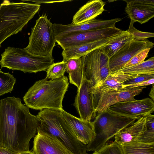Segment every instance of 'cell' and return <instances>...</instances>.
<instances>
[{
    "label": "cell",
    "instance_id": "1",
    "mask_svg": "<svg viewBox=\"0 0 154 154\" xmlns=\"http://www.w3.org/2000/svg\"><path fill=\"white\" fill-rule=\"evenodd\" d=\"M40 122L20 98L0 100V146L17 153L29 151L30 141L36 135Z\"/></svg>",
    "mask_w": 154,
    "mask_h": 154
},
{
    "label": "cell",
    "instance_id": "2",
    "mask_svg": "<svg viewBox=\"0 0 154 154\" xmlns=\"http://www.w3.org/2000/svg\"><path fill=\"white\" fill-rule=\"evenodd\" d=\"M68 79L64 76L54 80L37 81L28 89L23 99L29 108L61 110L64 95L69 87Z\"/></svg>",
    "mask_w": 154,
    "mask_h": 154
},
{
    "label": "cell",
    "instance_id": "3",
    "mask_svg": "<svg viewBox=\"0 0 154 154\" xmlns=\"http://www.w3.org/2000/svg\"><path fill=\"white\" fill-rule=\"evenodd\" d=\"M61 110L47 108L40 110L37 115L40 122L37 132L54 137L72 154H86L87 145L77 139Z\"/></svg>",
    "mask_w": 154,
    "mask_h": 154
},
{
    "label": "cell",
    "instance_id": "4",
    "mask_svg": "<svg viewBox=\"0 0 154 154\" xmlns=\"http://www.w3.org/2000/svg\"><path fill=\"white\" fill-rule=\"evenodd\" d=\"M40 6L35 3L7 0L0 4V47L5 40L22 30L38 11Z\"/></svg>",
    "mask_w": 154,
    "mask_h": 154
},
{
    "label": "cell",
    "instance_id": "5",
    "mask_svg": "<svg viewBox=\"0 0 154 154\" xmlns=\"http://www.w3.org/2000/svg\"><path fill=\"white\" fill-rule=\"evenodd\" d=\"M136 120L113 113L107 109L98 113L91 122L94 135L87 145V151L96 152L108 144V142L123 128Z\"/></svg>",
    "mask_w": 154,
    "mask_h": 154
},
{
    "label": "cell",
    "instance_id": "6",
    "mask_svg": "<svg viewBox=\"0 0 154 154\" xmlns=\"http://www.w3.org/2000/svg\"><path fill=\"white\" fill-rule=\"evenodd\" d=\"M0 65L13 70L25 73L46 71L54 63L53 57H44L31 54L24 48L8 47L1 54Z\"/></svg>",
    "mask_w": 154,
    "mask_h": 154
},
{
    "label": "cell",
    "instance_id": "7",
    "mask_svg": "<svg viewBox=\"0 0 154 154\" xmlns=\"http://www.w3.org/2000/svg\"><path fill=\"white\" fill-rule=\"evenodd\" d=\"M53 24L45 15L36 20L29 37V43L24 49L33 54L51 57L56 41L52 28Z\"/></svg>",
    "mask_w": 154,
    "mask_h": 154
},
{
    "label": "cell",
    "instance_id": "8",
    "mask_svg": "<svg viewBox=\"0 0 154 154\" xmlns=\"http://www.w3.org/2000/svg\"><path fill=\"white\" fill-rule=\"evenodd\" d=\"M82 58L83 78L90 82L93 86L111 73L109 67V58L100 48L90 52Z\"/></svg>",
    "mask_w": 154,
    "mask_h": 154
},
{
    "label": "cell",
    "instance_id": "9",
    "mask_svg": "<svg viewBox=\"0 0 154 154\" xmlns=\"http://www.w3.org/2000/svg\"><path fill=\"white\" fill-rule=\"evenodd\" d=\"M146 87L141 86L126 89H111L101 93L93 94L95 109L94 117L116 103L136 100L134 97L138 95Z\"/></svg>",
    "mask_w": 154,
    "mask_h": 154
},
{
    "label": "cell",
    "instance_id": "10",
    "mask_svg": "<svg viewBox=\"0 0 154 154\" xmlns=\"http://www.w3.org/2000/svg\"><path fill=\"white\" fill-rule=\"evenodd\" d=\"M107 109L117 114L137 120L154 112V103L151 99L146 98L140 100L119 102Z\"/></svg>",
    "mask_w": 154,
    "mask_h": 154
},
{
    "label": "cell",
    "instance_id": "11",
    "mask_svg": "<svg viewBox=\"0 0 154 154\" xmlns=\"http://www.w3.org/2000/svg\"><path fill=\"white\" fill-rule=\"evenodd\" d=\"M154 43L145 39L134 40L124 45L109 59V67L111 73L122 69L131 58L139 52L147 48L152 49Z\"/></svg>",
    "mask_w": 154,
    "mask_h": 154
},
{
    "label": "cell",
    "instance_id": "12",
    "mask_svg": "<svg viewBox=\"0 0 154 154\" xmlns=\"http://www.w3.org/2000/svg\"><path fill=\"white\" fill-rule=\"evenodd\" d=\"M112 32L109 28L99 30L75 32L55 37L59 45L64 49L81 44L111 38Z\"/></svg>",
    "mask_w": 154,
    "mask_h": 154
},
{
    "label": "cell",
    "instance_id": "13",
    "mask_svg": "<svg viewBox=\"0 0 154 154\" xmlns=\"http://www.w3.org/2000/svg\"><path fill=\"white\" fill-rule=\"evenodd\" d=\"M120 18L103 20L94 19L78 24L66 25L54 23L52 28L55 37L69 33L99 30L116 26L115 24L121 20Z\"/></svg>",
    "mask_w": 154,
    "mask_h": 154
},
{
    "label": "cell",
    "instance_id": "14",
    "mask_svg": "<svg viewBox=\"0 0 154 154\" xmlns=\"http://www.w3.org/2000/svg\"><path fill=\"white\" fill-rule=\"evenodd\" d=\"M93 85L89 81L83 78L79 88L77 90L73 106L82 120L91 122L95 111L93 95L90 91Z\"/></svg>",
    "mask_w": 154,
    "mask_h": 154
},
{
    "label": "cell",
    "instance_id": "15",
    "mask_svg": "<svg viewBox=\"0 0 154 154\" xmlns=\"http://www.w3.org/2000/svg\"><path fill=\"white\" fill-rule=\"evenodd\" d=\"M37 133L33 141L34 154H72L54 137L41 132Z\"/></svg>",
    "mask_w": 154,
    "mask_h": 154
},
{
    "label": "cell",
    "instance_id": "16",
    "mask_svg": "<svg viewBox=\"0 0 154 154\" xmlns=\"http://www.w3.org/2000/svg\"><path fill=\"white\" fill-rule=\"evenodd\" d=\"M125 11L131 20L142 24L154 17L153 0H125Z\"/></svg>",
    "mask_w": 154,
    "mask_h": 154
},
{
    "label": "cell",
    "instance_id": "17",
    "mask_svg": "<svg viewBox=\"0 0 154 154\" xmlns=\"http://www.w3.org/2000/svg\"><path fill=\"white\" fill-rule=\"evenodd\" d=\"M61 113L69 125L77 139L87 145L91 140L94 132L92 122L85 121L66 112L63 109Z\"/></svg>",
    "mask_w": 154,
    "mask_h": 154
},
{
    "label": "cell",
    "instance_id": "18",
    "mask_svg": "<svg viewBox=\"0 0 154 154\" xmlns=\"http://www.w3.org/2000/svg\"><path fill=\"white\" fill-rule=\"evenodd\" d=\"M105 2L101 0L88 1L75 14L71 23L80 24L94 20L105 10Z\"/></svg>",
    "mask_w": 154,
    "mask_h": 154
},
{
    "label": "cell",
    "instance_id": "19",
    "mask_svg": "<svg viewBox=\"0 0 154 154\" xmlns=\"http://www.w3.org/2000/svg\"><path fill=\"white\" fill-rule=\"evenodd\" d=\"M137 75H127L120 70L111 73L97 84L90 88V91L92 94H97L111 89L122 90L125 81Z\"/></svg>",
    "mask_w": 154,
    "mask_h": 154
},
{
    "label": "cell",
    "instance_id": "20",
    "mask_svg": "<svg viewBox=\"0 0 154 154\" xmlns=\"http://www.w3.org/2000/svg\"><path fill=\"white\" fill-rule=\"evenodd\" d=\"M146 116L122 129L115 136V141L121 145L135 141L146 129Z\"/></svg>",
    "mask_w": 154,
    "mask_h": 154
},
{
    "label": "cell",
    "instance_id": "21",
    "mask_svg": "<svg viewBox=\"0 0 154 154\" xmlns=\"http://www.w3.org/2000/svg\"><path fill=\"white\" fill-rule=\"evenodd\" d=\"M116 36L71 47L63 49L62 53L63 60L81 57L90 52L105 45Z\"/></svg>",
    "mask_w": 154,
    "mask_h": 154
},
{
    "label": "cell",
    "instance_id": "22",
    "mask_svg": "<svg viewBox=\"0 0 154 154\" xmlns=\"http://www.w3.org/2000/svg\"><path fill=\"white\" fill-rule=\"evenodd\" d=\"M66 65V71L69 74L70 83L79 89L83 79L82 57L63 60Z\"/></svg>",
    "mask_w": 154,
    "mask_h": 154
},
{
    "label": "cell",
    "instance_id": "23",
    "mask_svg": "<svg viewBox=\"0 0 154 154\" xmlns=\"http://www.w3.org/2000/svg\"><path fill=\"white\" fill-rule=\"evenodd\" d=\"M133 40L132 36L127 30L112 38L107 44L100 48L109 58L111 57L124 45Z\"/></svg>",
    "mask_w": 154,
    "mask_h": 154
},
{
    "label": "cell",
    "instance_id": "24",
    "mask_svg": "<svg viewBox=\"0 0 154 154\" xmlns=\"http://www.w3.org/2000/svg\"><path fill=\"white\" fill-rule=\"evenodd\" d=\"M121 146L123 154H154V143L133 141Z\"/></svg>",
    "mask_w": 154,
    "mask_h": 154
},
{
    "label": "cell",
    "instance_id": "25",
    "mask_svg": "<svg viewBox=\"0 0 154 154\" xmlns=\"http://www.w3.org/2000/svg\"><path fill=\"white\" fill-rule=\"evenodd\" d=\"M119 70L122 71L125 74L133 75L154 74V57H151L141 63Z\"/></svg>",
    "mask_w": 154,
    "mask_h": 154
},
{
    "label": "cell",
    "instance_id": "26",
    "mask_svg": "<svg viewBox=\"0 0 154 154\" xmlns=\"http://www.w3.org/2000/svg\"><path fill=\"white\" fill-rule=\"evenodd\" d=\"M135 141L144 143H154V116H146V129Z\"/></svg>",
    "mask_w": 154,
    "mask_h": 154
},
{
    "label": "cell",
    "instance_id": "27",
    "mask_svg": "<svg viewBox=\"0 0 154 154\" xmlns=\"http://www.w3.org/2000/svg\"><path fill=\"white\" fill-rule=\"evenodd\" d=\"M16 79L9 72H4L0 69V96L11 93L13 90Z\"/></svg>",
    "mask_w": 154,
    "mask_h": 154
},
{
    "label": "cell",
    "instance_id": "28",
    "mask_svg": "<svg viewBox=\"0 0 154 154\" xmlns=\"http://www.w3.org/2000/svg\"><path fill=\"white\" fill-rule=\"evenodd\" d=\"M66 70V65L64 61L54 63L46 70L47 74L45 79L54 80L62 78L64 76Z\"/></svg>",
    "mask_w": 154,
    "mask_h": 154
},
{
    "label": "cell",
    "instance_id": "29",
    "mask_svg": "<svg viewBox=\"0 0 154 154\" xmlns=\"http://www.w3.org/2000/svg\"><path fill=\"white\" fill-rule=\"evenodd\" d=\"M90 154H123V153L122 146L114 141Z\"/></svg>",
    "mask_w": 154,
    "mask_h": 154
},
{
    "label": "cell",
    "instance_id": "30",
    "mask_svg": "<svg viewBox=\"0 0 154 154\" xmlns=\"http://www.w3.org/2000/svg\"><path fill=\"white\" fill-rule=\"evenodd\" d=\"M134 22L131 20L130 23L128 32L131 35L133 40L137 41L143 40L149 38L153 37L154 33L143 32L140 31L135 28L133 26Z\"/></svg>",
    "mask_w": 154,
    "mask_h": 154
},
{
    "label": "cell",
    "instance_id": "31",
    "mask_svg": "<svg viewBox=\"0 0 154 154\" xmlns=\"http://www.w3.org/2000/svg\"><path fill=\"white\" fill-rule=\"evenodd\" d=\"M151 49L150 48H147L139 52L131 58L122 69L135 66L143 62Z\"/></svg>",
    "mask_w": 154,
    "mask_h": 154
},
{
    "label": "cell",
    "instance_id": "32",
    "mask_svg": "<svg viewBox=\"0 0 154 154\" xmlns=\"http://www.w3.org/2000/svg\"><path fill=\"white\" fill-rule=\"evenodd\" d=\"M152 78H154V74H148L138 75L125 81L122 85L133 84L145 81Z\"/></svg>",
    "mask_w": 154,
    "mask_h": 154
},
{
    "label": "cell",
    "instance_id": "33",
    "mask_svg": "<svg viewBox=\"0 0 154 154\" xmlns=\"http://www.w3.org/2000/svg\"><path fill=\"white\" fill-rule=\"evenodd\" d=\"M154 83V78L150 79L148 80L139 82L138 83L127 85H123L122 86V89H126L131 88L140 87L141 86H144L150 85L151 84H153Z\"/></svg>",
    "mask_w": 154,
    "mask_h": 154
},
{
    "label": "cell",
    "instance_id": "34",
    "mask_svg": "<svg viewBox=\"0 0 154 154\" xmlns=\"http://www.w3.org/2000/svg\"><path fill=\"white\" fill-rule=\"evenodd\" d=\"M24 2H25L26 1H29L31 2H35V3H37L38 4H39V3H55V2H67V1H71L72 0H63V1H38V0H32V1H26V0H22Z\"/></svg>",
    "mask_w": 154,
    "mask_h": 154
},
{
    "label": "cell",
    "instance_id": "35",
    "mask_svg": "<svg viewBox=\"0 0 154 154\" xmlns=\"http://www.w3.org/2000/svg\"><path fill=\"white\" fill-rule=\"evenodd\" d=\"M17 153L7 148L0 146V154H17Z\"/></svg>",
    "mask_w": 154,
    "mask_h": 154
},
{
    "label": "cell",
    "instance_id": "36",
    "mask_svg": "<svg viewBox=\"0 0 154 154\" xmlns=\"http://www.w3.org/2000/svg\"><path fill=\"white\" fill-rule=\"evenodd\" d=\"M149 96L151 98V99L154 101V84H152V87L151 89L150 92L149 94Z\"/></svg>",
    "mask_w": 154,
    "mask_h": 154
},
{
    "label": "cell",
    "instance_id": "37",
    "mask_svg": "<svg viewBox=\"0 0 154 154\" xmlns=\"http://www.w3.org/2000/svg\"><path fill=\"white\" fill-rule=\"evenodd\" d=\"M18 154H34L32 152L28 151L19 152Z\"/></svg>",
    "mask_w": 154,
    "mask_h": 154
},
{
    "label": "cell",
    "instance_id": "38",
    "mask_svg": "<svg viewBox=\"0 0 154 154\" xmlns=\"http://www.w3.org/2000/svg\"><path fill=\"white\" fill-rule=\"evenodd\" d=\"M17 154H18V153Z\"/></svg>",
    "mask_w": 154,
    "mask_h": 154
}]
</instances>
